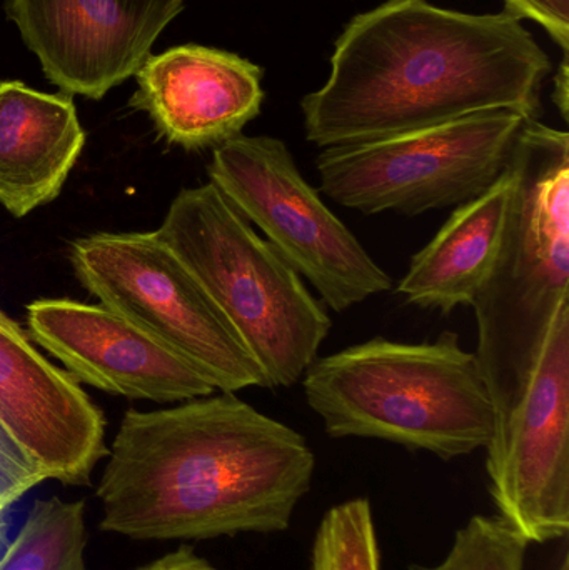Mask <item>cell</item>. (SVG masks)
Instances as JSON below:
<instances>
[{
	"label": "cell",
	"instance_id": "obj_1",
	"mask_svg": "<svg viewBox=\"0 0 569 570\" xmlns=\"http://www.w3.org/2000/svg\"><path fill=\"white\" fill-rule=\"evenodd\" d=\"M551 60L523 20L428 0H384L334 43L331 73L301 100L320 149L373 142L487 110L538 119Z\"/></svg>",
	"mask_w": 569,
	"mask_h": 570
},
{
	"label": "cell",
	"instance_id": "obj_2",
	"mask_svg": "<svg viewBox=\"0 0 569 570\" xmlns=\"http://www.w3.org/2000/svg\"><path fill=\"white\" fill-rule=\"evenodd\" d=\"M107 455L100 528L144 541L286 531L316 471L304 435L236 392L130 409Z\"/></svg>",
	"mask_w": 569,
	"mask_h": 570
},
{
	"label": "cell",
	"instance_id": "obj_3",
	"mask_svg": "<svg viewBox=\"0 0 569 570\" xmlns=\"http://www.w3.org/2000/svg\"><path fill=\"white\" fill-rule=\"evenodd\" d=\"M301 381L333 439H377L451 461L493 438V401L457 332L423 344L371 338L314 358Z\"/></svg>",
	"mask_w": 569,
	"mask_h": 570
},
{
	"label": "cell",
	"instance_id": "obj_4",
	"mask_svg": "<svg viewBox=\"0 0 569 570\" xmlns=\"http://www.w3.org/2000/svg\"><path fill=\"white\" fill-rule=\"evenodd\" d=\"M508 167L514 193L507 234L471 305L474 355L497 422L520 401L555 317L569 304L568 132L524 120Z\"/></svg>",
	"mask_w": 569,
	"mask_h": 570
},
{
	"label": "cell",
	"instance_id": "obj_5",
	"mask_svg": "<svg viewBox=\"0 0 569 570\" xmlns=\"http://www.w3.org/2000/svg\"><path fill=\"white\" fill-rule=\"evenodd\" d=\"M156 233L236 328L267 389L297 384L333 322L290 263L213 183L180 190Z\"/></svg>",
	"mask_w": 569,
	"mask_h": 570
},
{
	"label": "cell",
	"instance_id": "obj_6",
	"mask_svg": "<svg viewBox=\"0 0 569 570\" xmlns=\"http://www.w3.org/2000/svg\"><path fill=\"white\" fill-rule=\"evenodd\" d=\"M523 114L498 109L316 157L320 190L364 216L416 217L463 206L510 166Z\"/></svg>",
	"mask_w": 569,
	"mask_h": 570
},
{
	"label": "cell",
	"instance_id": "obj_7",
	"mask_svg": "<svg viewBox=\"0 0 569 570\" xmlns=\"http://www.w3.org/2000/svg\"><path fill=\"white\" fill-rule=\"evenodd\" d=\"M100 304L186 358L219 392L266 387L263 368L209 292L157 233H99L70 246Z\"/></svg>",
	"mask_w": 569,
	"mask_h": 570
},
{
	"label": "cell",
	"instance_id": "obj_8",
	"mask_svg": "<svg viewBox=\"0 0 569 570\" xmlns=\"http://www.w3.org/2000/svg\"><path fill=\"white\" fill-rule=\"evenodd\" d=\"M207 173L331 311L343 314L393 287L386 271L304 179L283 140L239 134L214 147Z\"/></svg>",
	"mask_w": 569,
	"mask_h": 570
},
{
	"label": "cell",
	"instance_id": "obj_9",
	"mask_svg": "<svg viewBox=\"0 0 569 570\" xmlns=\"http://www.w3.org/2000/svg\"><path fill=\"white\" fill-rule=\"evenodd\" d=\"M484 449L498 515L530 544L567 538L569 304L555 317L523 395Z\"/></svg>",
	"mask_w": 569,
	"mask_h": 570
},
{
	"label": "cell",
	"instance_id": "obj_10",
	"mask_svg": "<svg viewBox=\"0 0 569 570\" xmlns=\"http://www.w3.org/2000/svg\"><path fill=\"white\" fill-rule=\"evenodd\" d=\"M184 0H7L6 13L47 79L99 100L150 57Z\"/></svg>",
	"mask_w": 569,
	"mask_h": 570
},
{
	"label": "cell",
	"instance_id": "obj_11",
	"mask_svg": "<svg viewBox=\"0 0 569 570\" xmlns=\"http://www.w3.org/2000/svg\"><path fill=\"white\" fill-rule=\"evenodd\" d=\"M30 337L77 381L107 394L184 402L217 391L186 358L107 305L39 298L27 305Z\"/></svg>",
	"mask_w": 569,
	"mask_h": 570
},
{
	"label": "cell",
	"instance_id": "obj_12",
	"mask_svg": "<svg viewBox=\"0 0 569 570\" xmlns=\"http://www.w3.org/2000/svg\"><path fill=\"white\" fill-rule=\"evenodd\" d=\"M0 424L46 479L87 485L109 454L106 419L70 372L50 364L0 308Z\"/></svg>",
	"mask_w": 569,
	"mask_h": 570
},
{
	"label": "cell",
	"instance_id": "obj_13",
	"mask_svg": "<svg viewBox=\"0 0 569 570\" xmlns=\"http://www.w3.org/2000/svg\"><path fill=\"white\" fill-rule=\"evenodd\" d=\"M263 76L259 66L237 53L187 43L144 62L130 106L149 114L174 146L217 147L259 116Z\"/></svg>",
	"mask_w": 569,
	"mask_h": 570
},
{
	"label": "cell",
	"instance_id": "obj_14",
	"mask_svg": "<svg viewBox=\"0 0 569 570\" xmlns=\"http://www.w3.org/2000/svg\"><path fill=\"white\" fill-rule=\"evenodd\" d=\"M84 146L72 97L0 82V204L12 216L59 197Z\"/></svg>",
	"mask_w": 569,
	"mask_h": 570
},
{
	"label": "cell",
	"instance_id": "obj_15",
	"mask_svg": "<svg viewBox=\"0 0 569 570\" xmlns=\"http://www.w3.org/2000/svg\"><path fill=\"white\" fill-rule=\"evenodd\" d=\"M510 167L470 203L458 206L436 236L411 259L398 294L414 307L451 314L471 307L503 246L513 204Z\"/></svg>",
	"mask_w": 569,
	"mask_h": 570
},
{
	"label": "cell",
	"instance_id": "obj_16",
	"mask_svg": "<svg viewBox=\"0 0 569 570\" xmlns=\"http://www.w3.org/2000/svg\"><path fill=\"white\" fill-rule=\"evenodd\" d=\"M86 504L37 501L16 541L0 554V570H86Z\"/></svg>",
	"mask_w": 569,
	"mask_h": 570
},
{
	"label": "cell",
	"instance_id": "obj_17",
	"mask_svg": "<svg viewBox=\"0 0 569 570\" xmlns=\"http://www.w3.org/2000/svg\"><path fill=\"white\" fill-rule=\"evenodd\" d=\"M311 570H381L373 509L364 498L334 505L321 519Z\"/></svg>",
	"mask_w": 569,
	"mask_h": 570
},
{
	"label": "cell",
	"instance_id": "obj_18",
	"mask_svg": "<svg viewBox=\"0 0 569 570\" xmlns=\"http://www.w3.org/2000/svg\"><path fill=\"white\" fill-rule=\"evenodd\" d=\"M530 542L503 518L473 515L454 535L451 551L438 566L410 570H524Z\"/></svg>",
	"mask_w": 569,
	"mask_h": 570
},
{
	"label": "cell",
	"instance_id": "obj_19",
	"mask_svg": "<svg viewBox=\"0 0 569 570\" xmlns=\"http://www.w3.org/2000/svg\"><path fill=\"white\" fill-rule=\"evenodd\" d=\"M43 481L42 469L0 424V508H9Z\"/></svg>",
	"mask_w": 569,
	"mask_h": 570
},
{
	"label": "cell",
	"instance_id": "obj_20",
	"mask_svg": "<svg viewBox=\"0 0 569 570\" xmlns=\"http://www.w3.org/2000/svg\"><path fill=\"white\" fill-rule=\"evenodd\" d=\"M504 10L521 20H534L557 42L563 56H568L569 0H504Z\"/></svg>",
	"mask_w": 569,
	"mask_h": 570
},
{
	"label": "cell",
	"instance_id": "obj_21",
	"mask_svg": "<svg viewBox=\"0 0 569 570\" xmlns=\"http://www.w3.org/2000/svg\"><path fill=\"white\" fill-rule=\"evenodd\" d=\"M137 570H217L199 558L190 548H179L164 558L157 559L153 564L144 566Z\"/></svg>",
	"mask_w": 569,
	"mask_h": 570
},
{
	"label": "cell",
	"instance_id": "obj_22",
	"mask_svg": "<svg viewBox=\"0 0 569 570\" xmlns=\"http://www.w3.org/2000/svg\"><path fill=\"white\" fill-rule=\"evenodd\" d=\"M553 100L558 109H560L561 117L568 120V56H563L560 72L557 73Z\"/></svg>",
	"mask_w": 569,
	"mask_h": 570
},
{
	"label": "cell",
	"instance_id": "obj_23",
	"mask_svg": "<svg viewBox=\"0 0 569 570\" xmlns=\"http://www.w3.org/2000/svg\"><path fill=\"white\" fill-rule=\"evenodd\" d=\"M6 546V509L0 508V554Z\"/></svg>",
	"mask_w": 569,
	"mask_h": 570
}]
</instances>
